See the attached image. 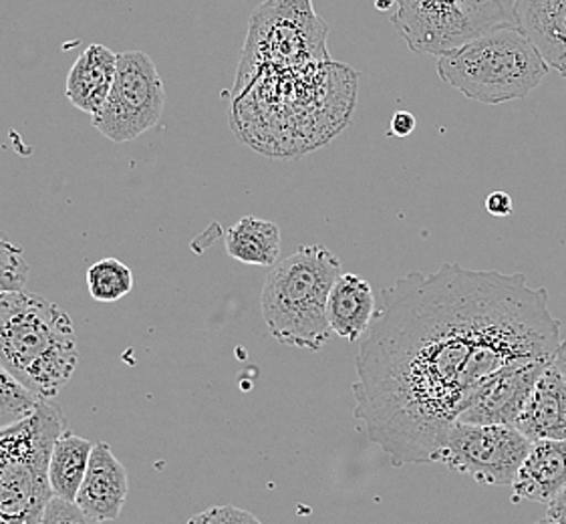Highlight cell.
Returning a JSON list of instances; mask_svg holds the SVG:
<instances>
[{
  "label": "cell",
  "instance_id": "cell-1",
  "mask_svg": "<svg viewBox=\"0 0 566 524\" xmlns=\"http://www.w3.org/2000/svg\"><path fill=\"white\" fill-rule=\"evenodd\" d=\"M560 321L526 274L446 262L399 276L355 355L353 416L397 468L436 462L488 377L555 357Z\"/></svg>",
  "mask_w": 566,
  "mask_h": 524
},
{
  "label": "cell",
  "instance_id": "cell-2",
  "mask_svg": "<svg viewBox=\"0 0 566 524\" xmlns=\"http://www.w3.org/2000/svg\"><path fill=\"white\" fill-rule=\"evenodd\" d=\"M355 92L357 73L331 59L266 71L234 92L232 126L250 148L295 158L323 148L349 124Z\"/></svg>",
  "mask_w": 566,
  "mask_h": 524
},
{
  "label": "cell",
  "instance_id": "cell-3",
  "mask_svg": "<svg viewBox=\"0 0 566 524\" xmlns=\"http://www.w3.org/2000/svg\"><path fill=\"white\" fill-rule=\"evenodd\" d=\"M80 364L73 321L27 291L0 295V365L41 401L57 398Z\"/></svg>",
  "mask_w": 566,
  "mask_h": 524
},
{
  "label": "cell",
  "instance_id": "cell-4",
  "mask_svg": "<svg viewBox=\"0 0 566 524\" xmlns=\"http://www.w3.org/2000/svg\"><path fill=\"white\" fill-rule=\"evenodd\" d=\"M340 261L323 244H305L271 266L262 286L266 329L281 345L318 352L331 339L327 303Z\"/></svg>",
  "mask_w": 566,
  "mask_h": 524
},
{
  "label": "cell",
  "instance_id": "cell-5",
  "mask_svg": "<svg viewBox=\"0 0 566 524\" xmlns=\"http://www.w3.org/2000/svg\"><path fill=\"white\" fill-rule=\"evenodd\" d=\"M436 69L455 92L486 105L526 97L551 71L518 27L482 34L443 53Z\"/></svg>",
  "mask_w": 566,
  "mask_h": 524
},
{
  "label": "cell",
  "instance_id": "cell-6",
  "mask_svg": "<svg viewBox=\"0 0 566 524\" xmlns=\"http://www.w3.org/2000/svg\"><path fill=\"white\" fill-rule=\"evenodd\" d=\"M63 413L41 401L23 422L0 430V524H41L53 499L49 460Z\"/></svg>",
  "mask_w": 566,
  "mask_h": 524
},
{
  "label": "cell",
  "instance_id": "cell-7",
  "mask_svg": "<svg viewBox=\"0 0 566 524\" xmlns=\"http://www.w3.org/2000/svg\"><path fill=\"white\" fill-rule=\"evenodd\" d=\"M327 34L313 0H266L250 19L237 90L266 71L328 61Z\"/></svg>",
  "mask_w": 566,
  "mask_h": 524
},
{
  "label": "cell",
  "instance_id": "cell-8",
  "mask_svg": "<svg viewBox=\"0 0 566 524\" xmlns=\"http://www.w3.org/2000/svg\"><path fill=\"white\" fill-rule=\"evenodd\" d=\"M399 36L418 55H436L482 34L518 27V0H394Z\"/></svg>",
  "mask_w": 566,
  "mask_h": 524
},
{
  "label": "cell",
  "instance_id": "cell-9",
  "mask_svg": "<svg viewBox=\"0 0 566 524\" xmlns=\"http://www.w3.org/2000/svg\"><path fill=\"white\" fill-rule=\"evenodd\" d=\"M166 90L156 63L144 51L117 53L114 87L93 127L114 144H127L158 126Z\"/></svg>",
  "mask_w": 566,
  "mask_h": 524
},
{
  "label": "cell",
  "instance_id": "cell-10",
  "mask_svg": "<svg viewBox=\"0 0 566 524\" xmlns=\"http://www.w3.org/2000/svg\"><path fill=\"white\" fill-rule=\"evenodd\" d=\"M533 442L514 426L455 422L436 462L480 486H512Z\"/></svg>",
  "mask_w": 566,
  "mask_h": 524
},
{
  "label": "cell",
  "instance_id": "cell-11",
  "mask_svg": "<svg viewBox=\"0 0 566 524\" xmlns=\"http://www.w3.org/2000/svg\"><path fill=\"white\" fill-rule=\"evenodd\" d=\"M555 361V357L514 364L488 377L474 391L458 422L514 426L521 418L526 401L533 394L538 377Z\"/></svg>",
  "mask_w": 566,
  "mask_h": 524
},
{
  "label": "cell",
  "instance_id": "cell-12",
  "mask_svg": "<svg viewBox=\"0 0 566 524\" xmlns=\"http://www.w3.org/2000/svg\"><path fill=\"white\" fill-rule=\"evenodd\" d=\"M129 494V479L124 464L117 460L112 446H93L90 467L81 484L75 504L97 521H114L124 511Z\"/></svg>",
  "mask_w": 566,
  "mask_h": 524
},
{
  "label": "cell",
  "instance_id": "cell-13",
  "mask_svg": "<svg viewBox=\"0 0 566 524\" xmlns=\"http://www.w3.org/2000/svg\"><path fill=\"white\" fill-rule=\"evenodd\" d=\"M565 486L566 440H538L512 482V502L551 504Z\"/></svg>",
  "mask_w": 566,
  "mask_h": 524
},
{
  "label": "cell",
  "instance_id": "cell-14",
  "mask_svg": "<svg viewBox=\"0 0 566 524\" xmlns=\"http://www.w3.org/2000/svg\"><path fill=\"white\" fill-rule=\"evenodd\" d=\"M516 428L531 442L566 440V379L555 361L538 377Z\"/></svg>",
  "mask_w": 566,
  "mask_h": 524
},
{
  "label": "cell",
  "instance_id": "cell-15",
  "mask_svg": "<svg viewBox=\"0 0 566 524\" xmlns=\"http://www.w3.org/2000/svg\"><path fill=\"white\" fill-rule=\"evenodd\" d=\"M516 23L544 63L566 80V0H518Z\"/></svg>",
  "mask_w": 566,
  "mask_h": 524
},
{
  "label": "cell",
  "instance_id": "cell-16",
  "mask_svg": "<svg viewBox=\"0 0 566 524\" xmlns=\"http://www.w3.org/2000/svg\"><path fill=\"white\" fill-rule=\"evenodd\" d=\"M117 71V53L105 45L87 46L81 53L65 81V97L83 114L93 115L102 112L103 105L114 87Z\"/></svg>",
  "mask_w": 566,
  "mask_h": 524
},
{
  "label": "cell",
  "instance_id": "cell-17",
  "mask_svg": "<svg viewBox=\"0 0 566 524\" xmlns=\"http://www.w3.org/2000/svg\"><path fill=\"white\" fill-rule=\"evenodd\" d=\"M377 305L371 285L353 273H340L331 289L327 303V319L331 331L345 342L361 339L371 327Z\"/></svg>",
  "mask_w": 566,
  "mask_h": 524
},
{
  "label": "cell",
  "instance_id": "cell-18",
  "mask_svg": "<svg viewBox=\"0 0 566 524\" xmlns=\"http://www.w3.org/2000/svg\"><path fill=\"white\" fill-rule=\"evenodd\" d=\"M93 446L95 444L87 438L75 436L69 430L59 433L49 460V484H51L53 496L75 502L90 467Z\"/></svg>",
  "mask_w": 566,
  "mask_h": 524
},
{
  "label": "cell",
  "instance_id": "cell-19",
  "mask_svg": "<svg viewBox=\"0 0 566 524\" xmlns=\"http://www.w3.org/2000/svg\"><path fill=\"white\" fill-rule=\"evenodd\" d=\"M227 252L234 261L274 266L281 256V230L262 218L247 217L227 232Z\"/></svg>",
  "mask_w": 566,
  "mask_h": 524
},
{
  "label": "cell",
  "instance_id": "cell-20",
  "mask_svg": "<svg viewBox=\"0 0 566 524\" xmlns=\"http://www.w3.org/2000/svg\"><path fill=\"white\" fill-rule=\"evenodd\" d=\"M90 295L99 303H115L129 295L134 289L132 269L117 259H103L91 264L87 271Z\"/></svg>",
  "mask_w": 566,
  "mask_h": 524
},
{
  "label": "cell",
  "instance_id": "cell-21",
  "mask_svg": "<svg viewBox=\"0 0 566 524\" xmlns=\"http://www.w3.org/2000/svg\"><path fill=\"white\" fill-rule=\"evenodd\" d=\"M41 399L0 365V430L27 420L39 408Z\"/></svg>",
  "mask_w": 566,
  "mask_h": 524
},
{
  "label": "cell",
  "instance_id": "cell-22",
  "mask_svg": "<svg viewBox=\"0 0 566 524\" xmlns=\"http://www.w3.org/2000/svg\"><path fill=\"white\" fill-rule=\"evenodd\" d=\"M29 262L19 244L0 232V295L9 291H21L29 279Z\"/></svg>",
  "mask_w": 566,
  "mask_h": 524
},
{
  "label": "cell",
  "instance_id": "cell-23",
  "mask_svg": "<svg viewBox=\"0 0 566 524\" xmlns=\"http://www.w3.org/2000/svg\"><path fill=\"white\" fill-rule=\"evenodd\" d=\"M41 524H103L102 521L93 518L87 513H83L75 502L63 501L59 496H53L46 504L43 523Z\"/></svg>",
  "mask_w": 566,
  "mask_h": 524
},
{
  "label": "cell",
  "instance_id": "cell-24",
  "mask_svg": "<svg viewBox=\"0 0 566 524\" xmlns=\"http://www.w3.org/2000/svg\"><path fill=\"white\" fill-rule=\"evenodd\" d=\"M186 524H262L254 514L237 506H212L205 513L196 514Z\"/></svg>",
  "mask_w": 566,
  "mask_h": 524
},
{
  "label": "cell",
  "instance_id": "cell-25",
  "mask_svg": "<svg viewBox=\"0 0 566 524\" xmlns=\"http://www.w3.org/2000/svg\"><path fill=\"white\" fill-rule=\"evenodd\" d=\"M416 132V117L409 112H397L389 126V136L408 137Z\"/></svg>",
  "mask_w": 566,
  "mask_h": 524
},
{
  "label": "cell",
  "instance_id": "cell-26",
  "mask_svg": "<svg viewBox=\"0 0 566 524\" xmlns=\"http://www.w3.org/2000/svg\"><path fill=\"white\" fill-rule=\"evenodd\" d=\"M486 210L492 217H510L514 210L512 198L506 192H492L486 198Z\"/></svg>",
  "mask_w": 566,
  "mask_h": 524
},
{
  "label": "cell",
  "instance_id": "cell-27",
  "mask_svg": "<svg viewBox=\"0 0 566 524\" xmlns=\"http://www.w3.org/2000/svg\"><path fill=\"white\" fill-rule=\"evenodd\" d=\"M546 518H551L555 524H566V486L555 501L548 504Z\"/></svg>",
  "mask_w": 566,
  "mask_h": 524
},
{
  "label": "cell",
  "instance_id": "cell-28",
  "mask_svg": "<svg viewBox=\"0 0 566 524\" xmlns=\"http://www.w3.org/2000/svg\"><path fill=\"white\" fill-rule=\"evenodd\" d=\"M555 365L566 379V342H560V347L555 355Z\"/></svg>",
  "mask_w": 566,
  "mask_h": 524
},
{
  "label": "cell",
  "instance_id": "cell-29",
  "mask_svg": "<svg viewBox=\"0 0 566 524\" xmlns=\"http://www.w3.org/2000/svg\"><path fill=\"white\" fill-rule=\"evenodd\" d=\"M536 524H555L553 523V521H551V518H544V521H538V523Z\"/></svg>",
  "mask_w": 566,
  "mask_h": 524
}]
</instances>
